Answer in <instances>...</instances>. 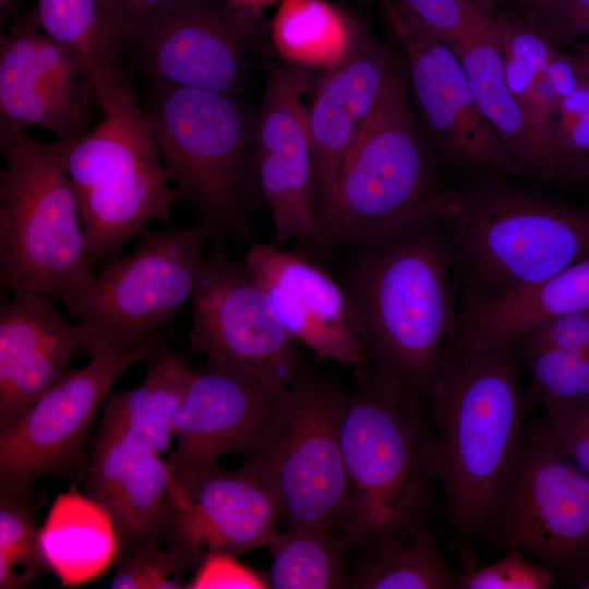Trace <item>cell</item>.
<instances>
[{
	"label": "cell",
	"mask_w": 589,
	"mask_h": 589,
	"mask_svg": "<svg viewBox=\"0 0 589 589\" xmlns=\"http://www.w3.org/2000/svg\"><path fill=\"white\" fill-rule=\"evenodd\" d=\"M35 10L41 29L83 65L92 101L127 77L122 59L134 40L139 20L122 0H36Z\"/></svg>",
	"instance_id": "cell-22"
},
{
	"label": "cell",
	"mask_w": 589,
	"mask_h": 589,
	"mask_svg": "<svg viewBox=\"0 0 589 589\" xmlns=\"http://www.w3.org/2000/svg\"><path fill=\"white\" fill-rule=\"evenodd\" d=\"M304 68L279 67L269 76L254 129V170L271 212L276 243L290 241L321 254L314 163L303 95Z\"/></svg>",
	"instance_id": "cell-16"
},
{
	"label": "cell",
	"mask_w": 589,
	"mask_h": 589,
	"mask_svg": "<svg viewBox=\"0 0 589 589\" xmlns=\"http://www.w3.org/2000/svg\"><path fill=\"white\" fill-rule=\"evenodd\" d=\"M170 327L141 347L117 356H96L69 372L15 422L0 430V494L28 497L47 476L83 482L88 454L84 441L115 383L155 347Z\"/></svg>",
	"instance_id": "cell-14"
},
{
	"label": "cell",
	"mask_w": 589,
	"mask_h": 589,
	"mask_svg": "<svg viewBox=\"0 0 589 589\" xmlns=\"http://www.w3.org/2000/svg\"><path fill=\"white\" fill-rule=\"evenodd\" d=\"M383 7L405 61L412 111L438 163L472 177L519 172L512 151L480 109L459 57L397 3Z\"/></svg>",
	"instance_id": "cell-13"
},
{
	"label": "cell",
	"mask_w": 589,
	"mask_h": 589,
	"mask_svg": "<svg viewBox=\"0 0 589 589\" xmlns=\"http://www.w3.org/2000/svg\"><path fill=\"white\" fill-rule=\"evenodd\" d=\"M175 0H122L129 11L137 19L146 16L156 9Z\"/></svg>",
	"instance_id": "cell-44"
},
{
	"label": "cell",
	"mask_w": 589,
	"mask_h": 589,
	"mask_svg": "<svg viewBox=\"0 0 589 589\" xmlns=\"http://www.w3.org/2000/svg\"><path fill=\"white\" fill-rule=\"evenodd\" d=\"M197 565L192 555L175 545L122 551L109 588L183 589L188 586L184 574Z\"/></svg>",
	"instance_id": "cell-34"
},
{
	"label": "cell",
	"mask_w": 589,
	"mask_h": 589,
	"mask_svg": "<svg viewBox=\"0 0 589 589\" xmlns=\"http://www.w3.org/2000/svg\"><path fill=\"white\" fill-rule=\"evenodd\" d=\"M560 1L562 0H495V5L506 7L508 12L503 15L507 17L538 24Z\"/></svg>",
	"instance_id": "cell-43"
},
{
	"label": "cell",
	"mask_w": 589,
	"mask_h": 589,
	"mask_svg": "<svg viewBox=\"0 0 589 589\" xmlns=\"http://www.w3.org/2000/svg\"><path fill=\"white\" fill-rule=\"evenodd\" d=\"M354 374L341 424L349 481L341 532L363 554L404 540L428 519L438 474L425 404L371 363Z\"/></svg>",
	"instance_id": "cell-3"
},
{
	"label": "cell",
	"mask_w": 589,
	"mask_h": 589,
	"mask_svg": "<svg viewBox=\"0 0 589 589\" xmlns=\"http://www.w3.org/2000/svg\"><path fill=\"white\" fill-rule=\"evenodd\" d=\"M24 0H0V17L1 23H5L9 19L15 16Z\"/></svg>",
	"instance_id": "cell-47"
},
{
	"label": "cell",
	"mask_w": 589,
	"mask_h": 589,
	"mask_svg": "<svg viewBox=\"0 0 589 589\" xmlns=\"http://www.w3.org/2000/svg\"><path fill=\"white\" fill-rule=\"evenodd\" d=\"M280 521L278 506L245 465H219L172 479L163 544L178 546L199 563L214 552L239 556L266 548Z\"/></svg>",
	"instance_id": "cell-17"
},
{
	"label": "cell",
	"mask_w": 589,
	"mask_h": 589,
	"mask_svg": "<svg viewBox=\"0 0 589 589\" xmlns=\"http://www.w3.org/2000/svg\"><path fill=\"white\" fill-rule=\"evenodd\" d=\"M534 25L553 41L589 35V0H562Z\"/></svg>",
	"instance_id": "cell-41"
},
{
	"label": "cell",
	"mask_w": 589,
	"mask_h": 589,
	"mask_svg": "<svg viewBox=\"0 0 589 589\" xmlns=\"http://www.w3.org/2000/svg\"><path fill=\"white\" fill-rule=\"evenodd\" d=\"M211 242L208 231L166 226L144 230L134 250L104 264L80 326V351L91 358L132 351L170 327L190 300Z\"/></svg>",
	"instance_id": "cell-10"
},
{
	"label": "cell",
	"mask_w": 589,
	"mask_h": 589,
	"mask_svg": "<svg viewBox=\"0 0 589 589\" xmlns=\"http://www.w3.org/2000/svg\"><path fill=\"white\" fill-rule=\"evenodd\" d=\"M141 362L143 381L135 387L108 393L96 430L121 433L148 450L169 454L173 418L192 381L193 368L169 347L168 340Z\"/></svg>",
	"instance_id": "cell-24"
},
{
	"label": "cell",
	"mask_w": 589,
	"mask_h": 589,
	"mask_svg": "<svg viewBox=\"0 0 589 589\" xmlns=\"http://www.w3.org/2000/svg\"><path fill=\"white\" fill-rule=\"evenodd\" d=\"M243 264L267 294L280 323L317 359L370 364L337 277L310 255L276 242L253 241Z\"/></svg>",
	"instance_id": "cell-18"
},
{
	"label": "cell",
	"mask_w": 589,
	"mask_h": 589,
	"mask_svg": "<svg viewBox=\"0 0 589 589\" xmlns=\"http://www.w3.org/2000/svg\"><path fill=\"white\" fill-rule=\"evenodd\" d=\"M400 58L401 53L397 56L361 24L347 56L324 70L308 109L317 216L373 118Z\"/></svg>",
	"instance_id": "cell-19"
},
{
	"label": "cell",
	"mask_w": 589,
	"mask_h": 589,
	"mask_svg": "<svg viewBox=\"0 0 589 589\" xmlns=\"http://www.w3.org/2000/svg\"><path fill=\"white\" fill-rule=\"evenodd\" d=\"M414 16L452 50L497 33L503 15L486 0H390Z\"/></svg>",
	"instance_id": "cell-33"
},
{
	"label": "cell",
	"mask_w": 589,
	"mask_h": 589,
	"mask_svg": "<svg viewBox=\"0 0 589 589\" xmlns=\"http://www.w3.org/2000/svg\"><path fill=\"white\" fill-rule=\"evenodd\" d=\"M576 56L589 69V43L579 45L576 51Z\"/></svg>",
	"instance_id": "cell-48"
},
{
	"label": "cell",
	"mask_w": 589,
	"mask_h": 589,
	"mask_svg": "<svg viewBox=\"0 0 589 589\" xmlns=\"http://www.w3.org/2000/svg\"><path fill=\"white\" fill-rule=\"evenodd\" d=\"M556 582L543 563L520 551L506 550L492 563L465 568L456 589H546Z\"/></svg>",
	"instance_id": "cell-37"
},
{
	"label": "cell",
	"mask_w": 589,
	"mask_h": 589,
	"mask_svg": "<svg viewBox=\"0 0 589 589\" xmlns=\"http://www.w3.org/2000/svg\"><path fill=\"white\" fill-rule=\"evenodd\" d=\"M0 288L58 298L81 318L96 273L75 194L53 142L0 119Z\"/></svg>",
	"instance_id": "cell-5"
},
{
	"label": "cell",
	"mask_w": 589,
	"mask_h": 589,
	"mask_svg": "<svg viewBox=\"0 0 589 589\" xmlns=\"http://www.w3.org/2000/svg\"><path fill=\"white\" fill-rule=\"evenodd\" d=\"M412 111L404 58L317 216L321 255L414 220L446 215L454 187Z\"/></svg>",
	"instance_id": "cell-7"
},
{
	"label": "cell",
	"mask_w": 589,
	"mask_h": 589,
	"mask_svg": "<svg viewBox=\"0 0 589 589\" xmlns=\"http://www.w3.org/2000/svg\"><path fill=\"white\" fill-rule=\"evenodd\" d=\"M570 184L581 187L589 193V156L575 170Z\"/></svg>",
	"instance_id": "cell-46"
},
{
	"label": "cell",
	"mask_w": 589,
	"mask_h": 589,
	"mask_svg": "<svg viewBox=\"0 0 589 589\" xmlns=\"http://www.w3.org/2000/svg\"><path fill=\"white\" fill-rule=\"evenodd\" d=\"M560 183L570 184L579 164L589 156V76L560 100L553 127Z\"/></svg>",
	"instance_id": "cell-36"
},
{
	"label": "cell",
	"mask_w": 589,
	"mask_h": 589,
	"mask_svg": "<svg viewBox=\"0 0 589 589\" xmlns=\"http://www.w3.org/2000/svg\"><path fill=\"white\" fill-rule=\"evenodd\" d=\"M329 256L369 362L425 404L457 322L445 215L347 244Z\"/></svg>",
	"instance_id": "cell-1"
},
{
	"label": "cell",
	"mask_w": 589,
	"mask_h": 589,
	"mask_svg": "<svg viewBox=\"0 0 589 589\" xmlns=\"http://www.w3.org/2000/svg\"><path fill=\"white\" fill-rule=\"evenodd\" d=\"M28 497L0 494V589L31 585L47 568Z\"/></svg>",
	"instance_id": "cell-32"
},
{
	"label": "cell",
	"mask_w": 589,
	"mask_h": 589,
	"mask_svg": "<svg viewBox=\"0 0 589 589\" xmlns=\"http://www.w3.org/2000/svg\"><path fill=\"white\" fill-rule=\"evenodd\" d=\"M445 219L458 305L530 288L589 256V207L514 187L502 176L454 187Z\"/></svg>",
	"instance_id": "cell-4"
},
{
	"label": "cell",
	"mask_w": 589,
	"mask_h": 589,
	"mask_svg": "<svg viewBox=\"0 0 589 589\" xmlns=\"http://www.w3.org/2000/svg\"><path fill=\"white\" fill-rule=\"evenodd\" d=\"M495 10L496 9V5H495V0H486Z\"/></svg>",
	"instance_id": "cell-50"
},
{
	"label": "cell",
	"mask_w": 589,
	"mask_h": 589,
	"mask_svg": "<svg viewBox=\"0 0 589 589\" xmlns=\"http://www.w3.org/2000/svg\"><path fill=\"white\" fill-rule=\"evenodd\" d=\"M259 21L229 0H175L139 20L128 56L149 79L240 97Z\"/></svg>",
	"instance_id": "cell-15"
},
{
	"label": "cell",
	"mask_w": 589,
	"mask_h": 589,
	"mask_svg": "<svg viewBox=\"0 0 589 589\" xmlns=\"http://www.w3.org/2000/svg\"><path fill=\"white\" fill-rule=\"evenodd\" d=\"M86 99L61 93L33 71L9 34L0 36V119L37 125L65 140L85 132Z\"/></svg>",
	"instance_id": "cell-26"
},
{
	"label": "cell",
	"mask_w": 589,
	"mask_h": 589,
	"mask_svg": "<svg viewBox=\"0 0 589 589\" xmlns=\"http://www.w3.org/2000/svg\"><path fill=\"white\" fill-rule=\"evenodd\" d=\"M582 589H589V577L587 578V580L584 582Z\"/></svg>",
	"instance_id": "cell-49"
},
{
	"label": "cell",
	"mask_w": 589,
	"mask_h": 589,
	"mask_svg": "<svg viewBox=\"0 0 589 589\" xmlns=\"http://www.w3.org/2000/svg\"><path fill=\"white\" fill-rule=\"evenodd\" d=\"M360 26L325 0H283L271 23L273 41L286 61L323 70L347 56Z\"/></svg>",
	"instance_id": "cell-27"
},
{
	"label": "cell",
	"mask_w": 589,
	"mask_h": 589,
	"mask_svg": "<svg viewBox=\"0 0 589 589\" xmlns=\"http://www.w3.org/2000/svg\"><path fill=\"white\" fill-rule=\"evenodd\" d=\"M356 589H456L459 574L445 561L428 519L407 538L358 554Z\"/></svg>",
	"instance_id": "cell-29"
},
{
	"label": "cell",
	"mask_w": 589,
	"mask_h": 589,
	"mask_svg": "<svg viewBox=\"0 0 589 589\" xmlns=\"http://www.w3.org/2000/svg\"><path fill=\"white\" fill-rule=\"evenodd\" d=\"M553 447L589 477V402L533 419Z\"/></svg>",
	"instance_id": "cell-38"
},
{
	"label": "cell",
	"mask_w": 589,
	"mask_h": 589,
	"mask_svg": "<svg viewBox=\"0 0 589 589\" xmlns=\"http://www.w3.org/2000/svg\"><path fill=\"white\" fill-rule=\"evenodd\" d=\"M103 119L53 141L77 202L94 269L120 255L152 221L172 225L181 200L166 172L149 117L128 77L95 98Z\"/></svg>",
	"instance_id": "cell-6"
},
{
	"label": "cell",
	"mask_w": 589,
	"mask_h": 589,
	"mask_svg": "<svg viewBox=\"0 0 589 589\" xmlns=\"http://www.w3.org/2000/svg\"><path fill=\"white\" fill-rule=\"evenodd\" d=\"M349 394L302 372L280 394L244 462L275 500L286 529L341 532L349 481L341 424Z\"/></svg>",
	"instance_id": "cell-9"
},
{
	"label": "cell",
	"mask_w": 589,
	"mask_h": 589,
	"mask_svg": "<svg viewBox=\"0 0 589 589\" xmlns=\"http://www.w3.org/2000/svg\"><path fill=\"white\" fill-rule=\"evenodd\" d=\"M284 388L251 381L208 359L193 368L172 422L175 445L167 459L173 479L216 466L223 455L247 453Z\"/></svg>",
	"instance_id": "cell-20"
},
{
	"label": "cell",
	"mask_w": 589,
	"mask_h": 589,
	"mask_svg": "<svg viewBox=\"0 0 589 589\" xmlns=\"http://www.w3.org/2000/svg\"><path fill=\"white\" fill-rule=\"evenodd\" d=\"M172 479L168 459L160 453L148 452L101 502L119 531L122 551L163 544Z\"/></svg>",
	"instance_id": "cell-30"
},
{
	"label": "cell",
	"mask_w": 589,
	"mask_h": 589,
	"mask_svg": "<svg viewBox=\"0 0 589 589\" xmlns=\"http://www.w3.org/2000/svg\"><path fill=\"white\" fill-rule=\"evenodd\" d=\"M236 8L251 13L256 16H261L262 9L277 1L283 0H229Z\"/></svg>",
	"instance_id": "cell-45"
},
{
	"label": "cell",
	"mask_w": 589,
	"mask_h": 589,
	"mask_svg": "<svg viewBox=\"0 0 589 589\" xmlns=\"http://www.w3.org/2000/svg\"><path fill=\"white\" fill-rule=\"evenodd\" d=\"M143 107L168 178L211 242L250 238L261 195L250 152L255 118L240 97L151 79Z\"/></svg>",
	"instance_id": "cell-8"
},
{
	"label": "cell",
	"mask_w": 589,
	"mask_h": 589,
	"mask_svg": "<svg viewBox=\"0 0 589 589\" xmlns=\"http://www.w3.org/2000/svg\"><path fill=\"white\" fill-rule=\"evenodd\" d=\"M38 541L47 568L65 587L99 578L122 551L112 517L101 503L81 492L76 482L56 496Z\"/></svg>",
	"instance_id": "cell-23"
},
{
	"label": "cell",
	"mask_w": 589,
	"mask_h": 589,
	"mask_svg": "<svg viewBox=\"0 0 589 589\" xmlns=\"http://www.w3.org/2000/svg\"><path fill=\"white\" fill-rule=\"evenodd\" d=\"M453 51L465 68L480 109L506 142L519 171L554 182L550 156L506 83L500 31L468 40Z\"/></svg>",
	"instance_id": "cell-25"
},
{
	"label": "cell",
	"mask_w": 589,
	"mask_h": 589,
	"mask_svg": "<svg viewBox=\"0 0 589 589\" xmlns=\"http://www.w3.org/2000/svg\"><path fill=\"white\" fill-rule=\"evenodd\" d=\"M266 548L272 557L268 588H352L347 556L353 546L342 532L300 528L276 530Z\"/></svg>",
	"instance_id": "cell-28"
},
{
	"label": "cell",
	"mask_w": 589,
	"mask_h": 589,
	"mask_svg": "<svg viewBox=\"0 0 589 589\" xmlns=\"http://www.w3.org/2000/svg\"><path fill=\"white\" fill-rule=\"evenodd\" d=\"M543 563L581 588L589 577V477L568 462L534 420L526 424L514 464L483 536Z\"/></svg>",
	"instance_id": "cell-11"
},
{
	"label": "cell",
	"mask_w": 589,
	"mask_h": 589,
	"mask_svg": "<svg viewBox=\"0 0 589 589\" xmlns=\"http://www.w3.org/2000/svg\"><path fill=\"white\" fill-rule=\"evenodd\" d=\"M520 364L518 339L447 342L425 397L438 486L466 568L528 422Z\"/></svg>",
	"instance_id": "cell-2"
},
{
	"label": "cell",
	"mask_w": 589,
	"mask_h": 589,
	"mask_svg": "<svg viewBox=\"0 0 589 589\" xmlns=\"http://www.w3.org/2000/svg\"><path fill=\"white\" fill-rule=\"evenodd\" d=\"M517 339L522 344L549 346L589 358V309L544 321Z\"/></svg>",
	"instance_id": "cell-39"
},
{
	"label": "cell",
	"mask_w": 589,
	"mask_h": 589,
	"mask_svg": "<svg viewBox=\"0 0 589 589\" xmlns=\"http://www.w3.org/2000/svg\"><path fill=\"white\" fill-rule=\"evenodd\" d=\"M209 243L190 297V348L251 381L286 387L304 371L299 344L227 242Z\"/></svg>",
	"instance_id": "cell-12"
},
{
	"label": "cell",
	"mask_w": 589,
	"mask_h": 589,
	"mask_svg": "<svg viewBox=\"0 0 589 589\" xmlns=\"http://www.w3.org/2000/svg\"><path fill=\"white\" fill-rule=\"evenodd\" d=\"M545 72L560 100L573 94L589 76V69L575 55L555 50Z\"/></svg>",
	"instance_id": "cell-42"
},
{
	"label": "cell",
	"mask_w": 589,
	"mask_h": 589,
	"mask_svg": "<svg viewBox=\"0 0 589 589\" xmlns=\"http://www.w3.org/2000/svg\"><path fill=\"white\" fill-rule=\"evenodd\" d=\"M268 588L267 580L242 564L237 555L214 552L206 554L188 581V589Z\"/></svg>",
	"instance_id": "cell-40"
},
{
	"label": "cell",
	"mask_w": 589,
	"mask_h": 589,
	"mask_svg": "<svg viewBox=\"0 0 589 589\" xmlns=\"http://www.w3.org/2000/svg\"><path fill=\"white\" fill-rule=\"evenodd\" d=\"M80 324L47 294L14 292L0 305V430L15 422L68 372L80 349Z\"/></svg>",
	"instance_id": "cell-21"
},
{
	"label": "cell",
	"mask_w": 589,
	"mask_h": 589,
	"mask_svg": "<svg viewBox=\"0 0 589 589\" xmlns=\"http://www.w3.org/2000/svg\"><path fill=\"white\" fill-rule=\"evenodd\" d=\"M554 43L539 26L503 15L500 44L504 73L517 99L527 93L534 77L546 68L556 50Z\"/></svg>",
	"instance_id": "cell-35"
},
{
	"label": "cell",
	"mask_w": 589,
	"mask_h": 589,
	"mask_svg": "<svg viewBox=\"0 0 589 589\" xmlns=\"http://www.w3.org/2000/svg\"><path fill=\"white\" fill-rule=\"evenodd\" d=\"M380 1H381V3L384 5V4H386L387 2H389L390 0H380Z\"/></svg>",
	"instance_id": "cell-51"
},
{
	"label": "cell",
	"mask_w": 589,
	"mask_h": 589,
	"mask_svg": "<svg viewBox=\"0 0 589 589\" xmlns=\"http://www.w3.org/2000/svg\"><path fill=\"white\" fill-rule=\"evenodd\" d=\"M518 344L529 375V400L541 408L540 414H555L589 402L588 357L549 346Z\"/></svg>",
	"instance_id": "cell-31"
}]
</instances>
